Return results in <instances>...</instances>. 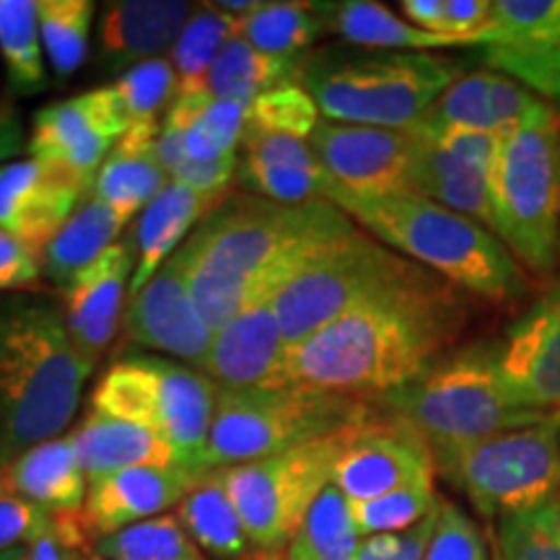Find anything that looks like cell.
I'll return each instance as SVG.
<instances>
[{
  "label": "cell",
  "instance_id": "cell-15",
  "mask_svg": "<svg viewBox=\"0 0 560 560\" xmlns=\"http://www.w3.org/2000/svg\"><path fill=\"white\" fill-rule=\"evenodd\" d=\"M310 145L335 187L353 195L408 190L420 140L410 130L322 120Z\"/></svg>",
  "mask_w": 560,
  "mask_h": 560
},
{
  "label": "cell",
  "instance_id": "cell-1",
  "mask_svg": "<svg viewBox=\"0 0 560 560\" xmlns=\"http://www.w3.org/2000/svg\"><path fill=\"white\" fill-rule=\"evenodd\" d=\"M465 325L459 289L423 270L291 346V376L306 387L380 400L450 353Z\"/></svg>",
  "mask_w": 560,
  "mask_h": 560
},
{
  "label": "cell",
  "instance_id": "cell-50",
  "mask_svg": "<svg viewBox=\"0 0 560 560\" xmlns=\"http://www.w3.org/2000/svg\"><path fill=\"white\" fill-rule=\"evenodd\" d=\"M240 153L215 161H195L187 156L177 170L172 172L170 182H179V185H187L192 187V190L206 195H223L231 185V179H234L236 170H240Z\"/></svg>",
  "mask_w": 560,
  "mask_h": 560
},
{
  "label": "cell",
  "instance_id": "cell-52",
  "mask_svg": "<svg viewBox=\"0 0 560 560\" xmlns=\"http://www.w3.org/2000/svg\"><path fill=\"white\" fill-rule=\"evenodd\" d=\"M24 151V125L9 96H0V166Z\"/></svg>",
  "mask_w": 560,
  "mask_h": 560
},
{
  "label": "cell",
  "instance_id": "cell-21",
  "mask_svg": "<svg viewBox=\"0 0 560 560\" xmlns=\"http://www.w3.org/2000/svg\"><path fill=\"white\" fill-rule=\"evenodd\" d=\"M83 192L39 161H9L0 166V229L42 257L73 215Z\"/></svg>",
  "mask_w": 560,
  "mask_h": 560
},
{
  "label": "cell",
  "instance_id": "cell-54",
  "mask_svg": "<svg viewBox=\"0 0 560 560\" xmlns=\"http://www.w3.org/2000/svg\"><path fill=\"white\" fill-rule=\"evenodd\" d=\"M0 560H26V545H19V548L3 550V552H0Z\"/></svg>",
  "mask_w": 560,
  "mask_h": 560
},
{
  "label": "cell",
  "instance_id": "cell-11",
  "mask_svg": "<svg viewBox=\"0 0 560 560\" xmlns=\"http://www.w3.org/2000/svg\"><path fill=\"white\" fill-rule=\"evenodd\" d=\"M366 420L289 452L219 470L252 548H285L293 540L322 490L332 486L342 452Z\"/></svg>",
  "mask_w": 560,
  "mask_h": 560
},
{
  "label": "cell",
  "instance_id": "cell-30",
  "mask_svg": "<svg viewBox=\"0 0 560 560\" xmlns=\"http://www.w3.org/2000/svg\"><path fill=\"white\" fill-rule=\"evenodd\" d=\"M161 122L185 132L187 156L195 161H215L236 153V145L242 143L247 130V107L213 100L208 94L174 96Z\"/></svg>",
  "mask_w": 560,
  "mask_h": 560
},
{
  "label": "cell",
  "instance_id": "cell-17",
  "mask_svg": "<svg viewBox=\"0 0 560 560\" xmlns=\"http://www.w3.org/2000/svg\"><path fill=\"white\" fill-rule=\"evenodd\" d=\"M122 325L128 340L136 346L161 350L200 366L215 332L202 319L192 299L182 247L161 265L143 289L128 299Z\"/></svg>",
  "mask_w": 560,
  "mask_h": 560
},
{
  "label": "cell",
  "instance_id": "cell-48",
  "mask_svg": "<svg viewBox=\"0 0 560 560\" xmlns=\"http://www.w3.org/2000/svg\"><path fill=\"white\" fill-rule=\"evenodd\" d=\"M50 524V514L0 488V552L30 545Z\"/></svg>",
  "mask_w": 560,
  "mask_h": 560
},
{
  "label": "cell",
  "instance_id": "cell-3",
  "mask_svg": "<svg viewBox=\"0 0 560 560\" xmlns=\"http://www.w3.org/2000/svg\"><path fill=\"white\" fill-rule=\"evenodd\" d=\"M91 371L58 301L24 291L0 296V470L42 441L62 436Z\"/></svg>",
  "mask_w": 560,
  "mask_h": 560
},
{
  "label": "cell",
  "instance_id": "cell-41",
  "mask_svg": "<svg viewBox=\"0 0 560 560\" xmlns=\"http://www.w3.org/2000/svg\"><path fill=\"white\" fill-rule=\"evenodd\" d=\"M495 560H560V499L501 520Z\"/></svg>",
  "mask_w": 560,
  "mask_h": 560
},
{
  "label": "cell",
  "instance_id": "cell-35",
  "mask_svg": "<svg viewBox=\"0 0 560 560\" xmlns=\"http://www.w3.org/2000/svg\"><path fill=\"white\" fill-rule=\"evenodd\" d=\"M236 16H229L213 3L195 5L179 39L170 50L177 73V96L208 94V73L229 39L234 37Z\"/></svg>",
  "mask_w": 560,
  "mask_h": 560
},
{
  "label": "cell",
  "instance_id": "cell-45",
  "mask_svg": "<svg viewBox=\"0 0 560 560\" xmlns=\"http://www.w3.org/2000/svg\"><path fill=\"white\" fill-rule=\"evenodd\" d=\"M425 560H488L486 542L465 511L441 501L439 524Z\"/></svg>",
  "mask_w": 560,
  "mask_h": 560
},
{
  "label": "cell",
  "instance_id": "cell-22",
  "mask_svg": "<svg viewBox=\"0 0 560 560\" xmlns=\"http://www.w3.org/2000/svg\"><path fill=\"white\" fill-rule=\"evenodd\" d=\"M202 478L179 467H132L89 482L83 516L96 537L115 535L132 524L179 506Z\"/></svg>",
  "mask_w": 560,
  "mask_h": 560
},
{
  "label": "cell",
  "instance_id": "cell-31",
  "mask_svg": "<svg viewBox=\"0 0 560 560\" xmlns=\"http://www.w3.org/2000/svg\"><path fill=\"white\" fill-rule=\"evenodd\" d=\"M179 522L200 550L223 560H240L249 550V537L240 511L231 501L221 472H208L177 506Z\"/></svg>",
  "mask_w": 560,
  "mask_h": 560
},
{
  "label": "cell",
  "instance_id": "cell-18",
  "mask_svg": "<svg viewBox=\"0 0 560 560\" xmlns=\"http://www.w3.org/2000/svg\"><path fill=\"white\" fill-rule=\"evenodd\" d=\"M499 369L516 408L560 412V283L509 327Z\"/></svg>",
  "mask_w": 560,
  "mask_h": 560
},
{
  "label": "cell",
  "instance_id": "cell-25",
  "mask_svg": "<svg viewBox=\"0 0 560 560\" xmlns=\"http://www.w3.org/2000/svg\"><path fill=\"white\" fill-rule=\"evenodd\" d=\"M70 439L89 482L132 467H179L177 454L159 433L96 410L81 420Z\"/></svg>",
  "mask_w": 560,
  "mask_h": 560
},
{
  "label": "cell",
  "instance_id": "cell-19",
  "mask_svg": "<svg viewBox=\"0 0 560 560\" xmlns=\"http://www.w3.org/2000/svg\"><path fill=\"white\" fill-rule=\"evenodd\" d=\"M202 374L229 389L291 387V342L280 330L270 304L240 314L215 330Z\"/></svg>",
  "mask_w": 560,
  "mask_h": 560
},
{
  "label": "cell",
  "instance_id": "cell-44",
  "mask_svg": "<svg viewBox=\"0 0 560 560\" xmlns=\"http://www.w3.org/2000/svg\"><path fill=\"white\" fill-rule=\"evenodd\" d=\"M96 540L81 511L50 514V524L26 545V560H94Z\"/></svg>",
  "mask_w": 560,
  "mask_h": 560
},
{
  "label": "cell",
  "instance_id": "cell-13",
  "mask_svg": "<svg viewBox=\"0 0 560 560\" xmlns=\"http://www.w3.org/2000/svg\"><path fill=\"white\" fill-rule=\"evenodd\" d=\"M128 130L130 122L109 83L42 107L34 117L30 153L62 179L91 190L112 145Z\"/></svg>",
  "mask_w": 560,
  "mask_h": 560
},
{
  "label": "cell",
  "instance_id": "cell-40",
  "mask_svg": "<svg viewBox=\"0 0 560 560\" xmlns=\"http://www.w3.org/2000/svg\"><path fill=\"white\" fill-rule=\"evenodd\" d=\"M112 89L122 104L130 128H161L159 112L177 96V73L170 58H153L125 70Z\"/></svg>",
  "mask_w": 560,
  "mask_h": 560
},
{
  "label": "cell",
  "instance_id": "cell-14",
  "mask_svg": "<svg viewBox=\"0 0 560 560\" xmlns=\"http://www.w3.org/2000/svg\"><path fill=\"white\" fill-rule=\"evenodd\" d=\"M482 60L560 109V0H493Z\"/></svg>",
  "mask_w": 560,
  "mask_h": 560
},
{
  "label": "cell",
  "instance_id": "cell-47",
  "mask_svg": "<svg viewBox=\"0 0 560 560\" xmlns=\"http://www.w3.org/2000/svg\"><path fill=\"white\" fill-rule=\"evenodd\" d=\"M439 511L441 501L423 522L408 532L363 537L353 560H425V552L431 548L433 532H436L439 524Z\"/></svg>",
  "mask_w": 560,
  "mask_h": 560
},
{
  "label": "cell",
  "instance_id": "cell-38",
  "mask_svg": "<svg viewBox=\"0 0 560 560\" xmlns=\"http://www.w3.org/2000/svg\"><path fill=\"white\" fill-rule=\"evenodd\" d=\"M39 34L45 58L58 79H70L89 58L94 24L91 0H37Z\"/></svg>",
  "mask_w": 560,
  "mask_h": 560
},
{
  "label": "cell",
  "instance_id": "cell-24",
  "mask_svg": "<svg viewBox=\"0 0 560 560\" xmlns=\"http://www.w3.org/2000/svg\"><path fill=\"white\" fill-rule=\"evenodd\" d=\"M0 488L34 503L47 514L81 511L89 478L83 472L73 439L58 436L32 446L0 470Z\"/></svg>",
  "mask_w": 560,
  "mask_h": 560
},
{
  "label": "cell",
  "instance_id": "cell-23",
  "mask_svg": "<svg viewBox=\"0 0 560 560\" xmlns=\"http://www.w3.org/2000/svg\"><path fill=\"white\" fill-rule=\"evenodd\" d=\"M195 3L185 0H117L100 13V60L109 70H130L138 62L164 58L179 39Z\"/></svg>",
  "mask_w": 560,
  "mask_h": 560
},
{
  "label": "cell",
  "instance_id": "cell-53",
  "mask_svg": "<svg viewBox=\"0 0 560 560\" xmlns=\"http://www.w3.org/2000/svg\"><path fill=\"white\" fill-rule=\"evenodd\" d=\"M240 560H289L285 548H252Z\"/></svg>",
  "mask_w": 560,
  "mask_h": 560
},
{
  "label": "cell",
  "instance_id": "cell-8",
  "mask_svg": "<svg viewBox=\"0 0 560 560\" xmlns=\"http://www.w3.org/2000/svg\"><path fill=\"white\" fill-rule=\"evenodd\" d=\"M423 270L355 223L293 272L270 310L293 346Z\"/></svg>",
  "mask_w": 560,
  "mask_h": 560
},
{
  "label": "cell",
  "instance_id": "cell-12",
  "mask_svg": "<svg viewBox=\"0 0 560 560\" xmlns=\"http://www.w3.org/2000/svg\"><path fill=\"white\" fill-rule=\"evenodd\" d=\"M486 520H506L560 493V412L503 431L439 467Z\"/></svg>",
  "mask_w": 560,
  "mask_h": 560
},
{
  "label": "cell",
  "instance_id": "cell-37",
  "mask_svg": "<svg viewBox=\"0 0 560 560\" xmlns=\"http://www.w3.org/2000/svg\"><path fill=\"white\" fill-rule=\"evenodd\" d=\"M361 540L350 501L330 486L314 501L285 552L289 560H353Z\"/></svg>",
  "mask_w": 560,
  "mask_h": 560
},
{
  "label": "cell",
  "instance_id": "cell-49",
  "mask_svg": "<svg viewBox=\"0 0 560 560\" xmlns=\"http://www.w3.org/2000/svg\"><path fill=\"white\" fill-rule=\"evenodd\" d=\"M42 276L37 252L0 229V293H21L32 289Z\"/></svg>",
  "mask_w": 560,
  "mask_h": 560
},
{
  "label": "cell",
  "instance_id": "cell-2",
  "mask_svg": "<svg viewBox=\"0 0 560 560\" xmlns=\"http://www.w3.org/2000/svg\"><path fill=\"white\" fill-rule=\"evenodd\" d=\"M355 221L330 200L280 206L265 198H226L187 236V280L210 330L265 306L319 247Z\"/></svg>",
  "mask_w": 560,
  "mask_h": 560
},
{
  "label": "cell",
  "instance_id": "cell-42",
  "mask_svg": "<svg viewBox=\"0 0 560 560\" xmlns=\"http://www.w3.org/2000/svg\"><path fill=\"white\" fill-rule=\"evenodd\" d=\"M436 506L439 499L433 493V482H412V486L397 488L392 493L380 495V499L350 503L361 537L408 532L423 522Z\"/></svg>",
  "mask_w": 560,
  "mask_h": 560
},
{
  "label": "cell",
  "instance_id": "cell-34",
  "mask_svg": "<svg viewBox=\"0 0 560 560\" xmlns=\"http://www.w3.org/2000/svg\"><path fill=\"white\" fill-rule=\"evenodd\" d=\"M327 32L319 3H262L260 9L236 19L234 37L265 55L299 58Z\"/></svg>",
  "mask_w": 560,
  "mask_h": 560
},
{
  "label": "cell",
  "instance_id": "cell-6",
  "mask_svg": "<svg viewBox=\"0 0 560 560\" xmlns=\"http://www.w3.org/2000/svg\"><path fill=\"white\" fill-rule=\"evenodd\" d=\"M457 62L429 52L322 50L301 62L299 83L325 120L410 130L459 79Z\"/></svg>",
  "mask_w": 560,
  "mask_h": 560
},
{
  "label": "cell",
  "instance_id": "cell-16",
  "mask_svg": "<svg viewBox=\"0 0 560 560\" xmlns=\"http://www.w3.org/2000/svg\"><path fill=\"white\" fill-rule=\"evenodd\" d=\"M433 454L420 433L402 418H376L350 439L348 450L335 467L332 486L350 503L380 499L412 482H433Z\"/></svg>",
  "mask_w": 560,
  "mask_h": 560
},
{
  "label": "cell",
  "instance_id": "cell-7",
  "mask_svg": "<svg viewBox=\"0 0 560 560\" xmlns=\"http://www.w3.org/2000/svg\"><path fill=\"white\" fill-rule=\"evenodd\" d=\"M374 416L371 400L291 384L280 389L219 387L210 420L206 470L289 452L314 439L346 431Z\"/></svg>",
  "mask_w": 560,
  "mask_h": 560
},
{
  "label": "cell",
  "instance_id": "cell-20",
  "mask_svg": "<svg viewBox=\"0 0 560 560\" xmlns=\"http://www.w3.org/2000/svg\"><path fill=\"white\" fill-rule=\"evenodd\" d=\"M132 265H136V257H132L130 244L117 242L102 257L75 272L62 289L68 335L91 366H96L120 327L125 289L132 280L130 272H136Z\"/></svg>",
  "mask_w": 560,
  "mask_h": 560
},
{
  "label": "cell",
  "instance_id": "cell-26",
  "mask_svg": "<svg viewBox=\"0 0 560 560\" xmlns=\"http://www.w3.org/2000/svg\"><path fill=\"white\" fill-rule=\"evenodd\" d=\"M223 195H206L192 187L170 182L161 190L149 208L143 210V219L138 226V257L136 272L130 280V296L143 289L156 270L187 242V234L195 223L206 221L221 206Z\"/></svg>",
  "mask_w": 560,
  "mask_h": 560
},
{
  "label": "cell",
  "instance_id": "cell-51",
  "mask_svg": "<svg viewBox=\"0 0 560 560\" xmlns=\"http://www.w3.org/2000/svg\"><path fill=\"white\" fill-rule=\"evenodd\" d=\"M405 19L416 24L418 30L431 34H446V0H405L400 3Z\"/></svg>",
  "mask_w": 560,
  "mask_h": 560
},
{
  "label": "cell",
  "instance_id": "cell-5",
  "mask_svg": "<svg viewBox=\"0 0 560 560\" xmlns=\"http://www.w3.org/2000/svg\"><path fill=\"white\" fill-rule=\"evenodd\" d=\"M499 359L501 342L490 340L450 350L418 380L380 397L429 444L436 470L480 441L550 418L511 402Z\"/></svg>",
  "mask_w": 560,
  "mask_h": 560
},
{
  "label": "cell",
  "instance_id": "cell-27",
  "mask_svg": "<svg viewBox=\"0 0 560 560\" xmlns=\"http://www.w3.org/2000/svg\"><path fill=\"white\" fill-rule=\"evenodd\" d=\"M408 190L423 195L439 206L478 221L493 231V202H490V170L457 156L446 145L418 138Z\"/></svg>",
  "mask_w": 560,
  "mask_h": 560
},
{
  "label": "cell",
  "instance_id": "cell-43",
  "mask_svg": "<svg viewBox=\"0 0 560 560\" xmlns=\"http://www.w3.org/2000/svg\"><path fill=\"white\" fill-rule=\"evenodd\" d=\"M319 107L301 83L265 91L247 107V125L255 130L310 140L319 125Z\"/></svg>",
  "mask_w": 560,
  "mask_h": 560
},
{
  "label": "cell",
  "instance_id": "cell-39",
  "mask_svg": "<svg viewBox=\"0 0 560 560\" xmlns=\"http://www.w3.org/2000/svg\"><path fill=\"white\" fill-rule=\"evenodd\" d=\"M102 560H202L177 514H159L96 540Z\"/></svg>",
  "mask_w": 560,
  "mask_h": 560
},
{
  "label": "cell",
  "instance_id": "cell-10",
  "mask_svg": "<svg viewBox=\"0 0 560 560\" xmlns=\"http://www.w3.org/2000/svg\"><path fill=\"white\" fill-rule=\"evenodd\" d=\"M493 234L516 260L550 272L560 255L558 117L501 138L490 170Z\"/></svg>",
  "mask_w": 560,
  "mask_h": 560
},
{
  "label": "cell",
  "instance_id": "cell-4",
  "mask_svg": "<svg viewBox=\"0 0 560 560\" xmlns=\"http://www.w3.org/2000/svg\"><path fill=\"white\" fill-rule=\"evenodd\" d=\"M327 200L374 240L436 272L454 289L490 301L520 299L527 291L520 262L493 231L423 195H353L332 185Z\"/></svg>",
  "mask_w": 560,
  "mask_h": 560
},
{
  "label": "cell",
  "instance_id": "cell-32",
  "mask_svg": "<svg viewBox=\"0 0 560 560\" xmlns=\"http://www.w3.org/2000/svg\"><path fill=\"white\" fill-rule=\"evenodd\" d=\"M301 58L265 55L240 37H231L208 73V96L249 107L265 91L299 83Z\"/></svg>",
  "mask_w": 560,
  "mask_h": 560
},
{
  "label": "cell",
  "instance_id": "cell-9",
  "mask_svg": "<svg viewBox=\"0 0 560 560\" xmlns=\"http://www.w3.org/2000/svg\"><path fill=\"white\" fill-rule=\"evenodd\" d=\"M215 395L219 384L200 371L159 355H132L102 376L91 410L159 433L177 454L182 470L206 478Z\"/></svg>",
  "mask_w": 560,
  "mask_h": 560
},
{
  "label": "cell",
  "instance_id": "cell-55",
  "mask_svg": "<svg viewBox=\"0 0 560 560\" xmlns=\"http://www.w3.org/2000/svg\"><path fill=\"white\" fill-rule=\"evenodd\" d=\"M94 560H102V558H100V556H96V558H94Z\"/></svg>",
  "mask_w": 560,
  "mask_h": 560
},
{
  "label": "cell",
  "instance_id": "cell-46",
  "mask_svg": "<svg viewBox=\"0 0 560 560\" xmlns=\"http://www.w3.org/2000/svg\"><path fill=\"white\" fill-rule=\"evenodd\" d=\"M244 164L260 166H296V170H322L317 153L310 145V140H299L289 136H272L249 128L244 130Z\"/></svg>",
  "mask_w": 560,
  "mask_h": 560
},
{
  "label": "cell",
  "instance_id": "cell-29",
  "mask_svg": "<svg viewBox=\"0 0 560 560\" xmlns=\"http://www.w3.org/2000/svg\"><path fill=\"white\" fill-rule=\"evenodd\" d=\"M125 223L128 221L115 208L96 198L94 190H86L73 215L42 255V272L55 285L66 289L75 272L102 257L115 244Z\"/></svg>",
  "mask_w": 560,
  "mask_h": 560
},
{
  "label": "cell",
  "instance_id": "cell-33",
  "mask_svg": "<svg viewBox=\"0 0 560 560\" xmlns=\"http://www.w3.org/2000/svg\"><path fill=\"white\" fill-rule=\"evenodd\" d=\"M166 185H170V177L156 156V145L117 140L102 170L96 172L91 190L109 208H115L125 221H130L138 210L149 208Z\"/></svg>",
  "mask_w": 560,
  "mask_h": 560
},
{
  "label": "cell",
  "instance_id": "cell-36",
  "mask_svg": "<svg viewBox=\"0 0 560 560\" xmlns=\"http://www.w3.org/2000/svg\"><path fill=\"white\" fill-rule=\"evenodd\" d=\"M0 60L16 94L30 96L47 86L37 0H0Z\"/></svg>",
  "mask_w": 560,
  "mask_h": 560
},
{
  "label": "cell",
  "instance_id": "cell-28",
  "mask_svg": "<svg viewBox=\"0 0 560 560\" xmlns=\"http://www.w3.org/2000/svg\"><path fill=\"white\" fill-rule=\"evenodd\" d=\"M325 26L340 34L348 45L363 50H392V52H429V50H457L475 47L472 42L459 37H444L418 30L408 19L397 16L387 5L371 0H346V3H319Z\"/></svg>",
  "mask_w": 560,
  "mask_h": 560
}]
</instances>
